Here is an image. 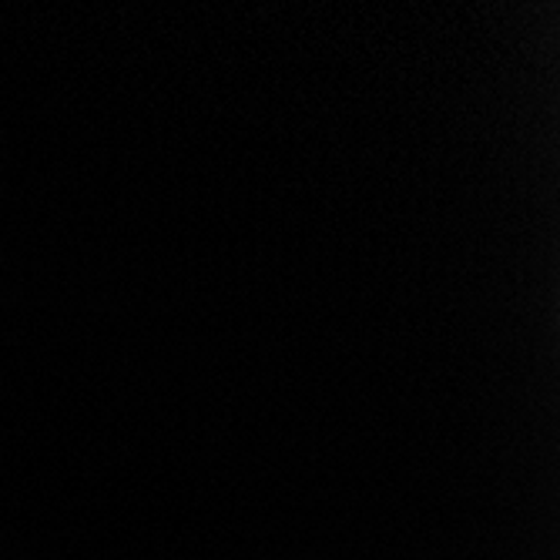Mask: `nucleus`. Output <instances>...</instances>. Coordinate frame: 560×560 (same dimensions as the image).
Here are the masks:
<instances>
[]
</instances>
